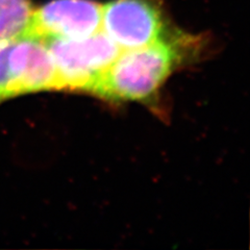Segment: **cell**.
I'll use <instances>...</instances> for the list:
<instances>
[{
	"label": "cell",
	"instance_id": "obj_1",
	"mask_svg": "<svg viewBox=\"0 0 250 250\" xmlns=\"http://www.w3.org/2000/svg\"><path fill=\"white\" fill-rule=\"evenodd\" d=\"M178 60L176 47L166 41L119 53L91 93L108 100H144L165 82Z\"/></svg>",
	"mask_w": 250,
	"mask_h": 250
},
{
	"label": "cell",
	"instance_id": "obj_2",
	"mask_svg": "<svg viewBox=\"0 0 250 250\" xmlns=\"http://www.w3.org/2000/svg\"><path fill=\"white\" fill-rule=\"evenodd\" d=\"M47 48L56 68L59 89L91 92L120 48L104 33L84 39H48Z\"/></svg>",
	"mask_w": 250,
	"mask_h": 250
},
{
	"label": "cell",
	"instance_id": "obj_3",
	"mask_svg": "<svg viewBox=\"0 0 250 250\" xmlns=\"http://www.w3.org/2000/svg\"><path fill=\"white\" fill-rule=\"evenodd\" d=\"M101 26L124 50L159 41L164 28L160 10L150 0H113L103 6Z\"/></svg>",
	"mask_w": 250,
	"mask_h": 250
},
{
	"label": "cell",
	"instance_id": "obj_4",
	"mask_svg": "<svg viewBox=\"0 0 250 250\" xmlns=\"http://www.w3.org/2000/svg\"><path fill=\"white\" fill-rule=\"evenodd\" d=\"M103 5L92 0H51L34 10L23 36L41 40H78L94 35L101 26Z\"/></svg>",
	"mask_w": 250,
	"mask_h": 250
},
{
	"label": "cell",
	"instance_id": "obj_5",
	"mask_svg": "<svg viewBox=\"0 0 250 250\" xmlns=\"http://www.w3.org/2000/svg\"><path fill=\"white\" fill-rule=\"evenodd\" d=\"M6 69L10 98L59 90L56 68L45 41L41 39L27 36L10 39Z\"/></svg>",
	"mask_w": 250,
	"mask_h": 250
},
{
	"label": "cell",
	"instance_id": "obj_6",
	"mask_svg": "<svg viewBox=\"0 0 250 250\" xmlns=\"http://www.w3.org/2000/svg\"><path fill=\"white\" fill-rule=\"evenodd\" d=\"M33 13L30 0H0V39L22 37L28 28Z\"/></svg>",
	"mask_w": 250,
	"mask_h": 250
},
{
	"label": "cell",
	"instance_id": "obj_7",
	"mask_svg": "<svg viewBox=\"0 0 250 250\" xmlns=\"http://www.w3.org/2000/svg\"><path fill=\"white\" fill-rule=\"evenodd\" d=\"M10 39H0V104L9 100V76L6 69V51Z\"/></svg>",
	"mask_w": 250,
	"mask_h": 250
}]
</instances>
